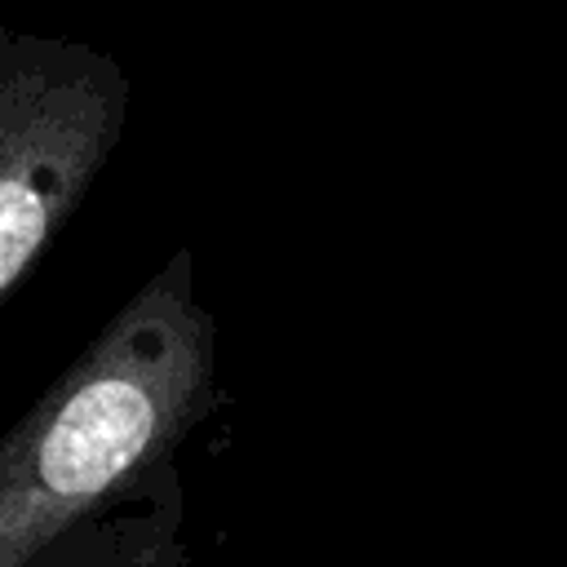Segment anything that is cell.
<instances>
[{"label":"cell","mask_w":567,"mask_h":567,"mask_svg":"<svg viewBox=\"0 0 567 567\" xmlns=\"http://www.w3.org/2000/svg\"><path fill=\"white\" fill-rule=\"evenodd\" d=\"M217 403V323L177 248L0 434V567L137 496Z\"/></svg>","instance_id":"1"},{"label":"cell","mask_w":567,"mask_h":567,"mask_svg":"<svg viewBox=\"0 0 567 567\" xmlns=\"http://www.w3.org/2000/svg\"><path fill=\"white\" fill-rule=\"evenodd\" d=\"M120 58L40 31H0V306L80 213L124 142Z\"/></svg>","instance_id":"2"},{"label":"cell","mask_w":567,"mask_h":567,"mask_svg":"<svg viewBox=\"0 0 567 567\" xmlns=\"http://www.w3.org/2000/svg\"><path fill=\"white\" fill-rule=\"evenodd\" d=\"M177 527H182V487H177V470H164L137 496L80 523L27 567H142Z\"/></svg>","instance_id":"3"},{"label":"cell","mask_w":567,"mask_h":567,"mask_svg":"<svg viewBox=\"0 0 567 567\" xmlns=\"http://www.w3.org/2000/svg\"><path fill=\"white\" fill-rule=\"evenodd\" d=\"M142 567H190V554H186V545H182V540H177V532H173V536H168V540H164V545H159Z\"/></svg>","instance_id":"4"}]
</instances>
